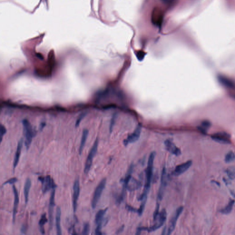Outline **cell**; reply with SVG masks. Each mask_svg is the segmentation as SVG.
I'll return each instance as SVG.
<instances>
[{"label":"cell","mask_w":235,"mask_h":235,"mask_svg":"<svg viewBox=\"0 0 235 235\" xmlns=\"http://www.w3.org/2000/svg\"><path fill=\"white\" fill-rule=\"evenodd\" d=\"M86 113H82V114H80V116L78 117L77 120H76V122H75V127H78V126L79 125L81 121L82 120L83 118L86 116Z\"/></svg>","instance_id":"obj_30"},{"label":"cell","mask_w":235,"mask_h":235,"mask_svg":"<svg viewBox=\"0 0 235 235\" xmlns=\"http://www.w3.org/2000/svg\"><path fill=\"white\" fill-rule=\"evenodd\" d=\"M47 222L48 219L46 217V213H44L41 215L40 220L39 222V228H40V231L42 234H44L45 233L44 226L45 224Z\"/></svg>","instance_id":"obj_25"},{"label":"cell","mask_w":235,"mask_h":235,"mask_svg":"<svg viewBox=\"0 0 235 235\" xmlns=\"http://www.w3.org/2000/svg\"><path fill=\"white\" fill-rule=\"evenodd\" d=\"M90 225L89 223H85L84 225L83 229L82 234L84 235H88L90 231Z\"/></svg>","instance_id":"obj_29"},{"label":"cell","mask_w":235,"mask_h":235,"mask_svg":"<svg viewBox=\"0 0 235 235\" xmlns=\"http://www.w3.org/2000/svg\"><path fill=\"white\" fill-rule=\"evenodd\" d=\"M21 231L22 233H23V234H24L25 232L26 227L24 225H23V226H22V228H21Z\"/></svg>","instance_id":"obj_37"},{"label":"cell","mask_w":235,"mask_h":235,"mask_svg":"<svg viewBox=\"0 0 235 235\" xmlns=\"http://www.w3.org/2000/svg\"><path fill=\"white\" fill-rule=\"evenodd\" d=\"M31 186V181L29 178L26 180L24 186V196L25 203L27 204L28 202L29 191Z\"/></svg>","instance_id":"obj_19"},{"label":"cell","mask_w":235,"mask_h":235,"mask_svg":"<svg viewBox=\"0 0 235 235\" xmlns=\"http://www.w3.org/2000/svg\"><path fill=\"white\" fill-rule=\"evenodd\" d=\"M210 125H211V124L210 122L207 120H205L202 122L201 126L198 127V129L203 134H206L207 130L210 127Z\"/></svg>","instance_id":"obj_27"},{"label":"cell","mask_w":235,"mask_h":235,"mask_svg":"<svg viewBox=\"0 0 235 235\" xmlns=\"http://www.w3.org/2000/svg\"><path fill=\"white\" fill-rule=\"evenodd\" d=\"M147 196L139 197V200L141 201V204H140L139 208L137 210V213L139 216H141L142 214L144 209H145V205H146V203H147Z\"/></svg>","instance_id":"obj_26"},{"label":"cell","mask_w":235,"mask_h":235,"mask_svg":"<svg viewBox=\"0 0 235 235\" xmlns=\"http://www.w3.org/2000/svg\"><path fill=\"white\" fill-rule=\"evenodd\" d=\"M106 185V179L104 178L100 181L97 187L95 188L91 201V207L93 209L96 207V205L102 196V193Z\"/></svg>","instance_id":"obj_5"},{"label":"cell","mask_w":235,"mask_h":235,"mask_svg":"<svg viewBox=\"0 0 235 235\" xmlns=\"http://www.w3.org/2000/svg\"><path fill=\"white\" fill-rule=\"evenodd\" d=\"M89 134V130L87 129H84L83 131L82 135L81 140L80 144V148H79V153L80 155L81 154L83 151L85 142L87 140Z\"/></svg>","instance_id":"obj_21"},{"label":"cell","mask_w":235,"mask_h":235,"mask_svg":"<svg viewBox=\"0 0 235 235\" xmlns=\"http://www.w3.org/2000/svg\"><path fill=\"white\" fill-rule=\"evenodd\" d=\"M73 209L74 212H76L78 204V198L80 192V182L79 179H76L73 185Z\"/></svg>","instance_id":"obj_13"},{"label":"cell","mask_w":235,"mask_h":235,"mask_svg":"<svg viewBox=\"0 0 235 235\" xmlns=\"http://www.w3.org/2000/svg\"><path fill=\"white\" fill-rule=\"evenodd\" d=\"M184 207L182 206L179 207L176 209L174 214L172 218L170 220L169 226H168V229L167 231V234L170 235L173 232V230L175 229V226H176V223H177V220L179 218L180 216L181 215V213L183 211Z\"/></svg>","instance_id":"obj_8"},{"label":"cell","mask_w":235,"mask_h":235,"mask_svg":"<svg viewBox=\"0 0 235 235\" xmlns=\"http://www.w3.org/2000/svg\"><path fill=\"white\" fill-rule=\"evenodd\" d=\"M235 202V200L233 199L229 200L228 204L224 208L220 210V212L224 214H230L233 209Z\"/></svg>","instance_id":"obj_24"},{"label":"cell","mask_w":235,"mask_h":235,"mask_svg":"<svg viewBox=\"0 0 235 235\" xmlns=\"http://www.w3.org/2000/svg\"><path fill=\"white\" fill-rule=\"evenodd\" d=\"M219 81L223 84L224 86L228 88H233L235 87V84L234 82L232 81L231 80H229L225 76H219L218 78Z\"/></svg>","instance_id":"obj_23"},{"label":"cell","mask_w":235,"mask_h":235,"mask_svg":"<svg viewBox=\"0 0 235 235\" xmlns=\"http://www.w3.org/2000/svg\"><path fill=\"white\" fill-rule=\"evenodd\" d=\"M55 188L53 189L50 198L49 206L48 215L49 226L50 229H52L53 225V208L55 206Z\"/></svg>","instance_id":"obj_12"},{"label":"cell","mask_w":235,"mask_h":235,"mask_svg":"<svg viewBox=\"0 0 235 235\" xmlns=\"http://www.w3.org/2000/svg\"><path fill=\"white\" fill-rule=\"evenodd\" d=\"M17 181V178H16V177H13V178H10V179L5 182L3 184V185H6V184H13Z\"/></svg>","instance_id":"obj_31"},{"label":"cell","mask_w":235,"mask_h":235,"mask_svg":"<svg viewBox=\"0 0 235 235\" xmlns=\"http://www.w3.org/2000/svg\"><path fill=\"white\" fill-rule=\"evenodd\" d=\"M98 139H96L92 147L89 154H88V157L85 162V164H84V173L87 174L89 173L92 164L93 160L94 158L96 155V152L97 151L98 146Z\"/></svg>","instance_id":"obj_4"},{"label":"cell","mask_w":235,"mask_h":235,"mask_svg":"<svg viewBox=\"0 0 235 235\" xmlns=\"http://www.w3.org/2000/svg\"><path fill=\"white\" fill-rule=\"evenodd\" d=\"M126 209L129 210V211H131V212H137L138 209H136V208L130 206L126 205Z\"/></svg>","instance_id":"obj_34"},{"label":"cell","mask_w":235,"mask_h":235,"mask_svg":"<svg viewBox=\"0 0 235 235\" xmlns=\"http://www.w3.org/2000/svg\"><path fill=\"white\" fill-rule=\"evenodd\" d=\"M162 15L160 11H158L156 9V11H153L152 15V22L156 25H159L162 23Z\"/></svg>","instance_id":"obj_20"},{"label":"cell","mask_w":235,"mask_h":235,"mask_svg":"<svg viewBox=\"0 0 235 235\" xmlns=\"http://www.w3.org/2000/svg\"><path fill=\"white\" fill-rule=\"evenodd\" d=\"M192 162L191 160H189L184 163H182L176 166L174 170L173 171V175L175 176H178L185 172L192 166Z\"/></svg>","instance_id":"obj_11"},{"label":"cell","mask_w":235,"mask_h":235,"mask_svg":"<svg viewBox=\"0 0 235 235\" xmlns=\"http://www.w3.org/2000/svg\"><path fill=\"white\" fill-rule=\"evenodd\" d=\"M45 125H46L45 122H42V123H40L39 126V130H42L44 128V127L45 126Z\"/></svg>","instance_id":"obj_36"},{"label":"cell","mask_w":235,"mask_h":235,"mask_svg":"<svg viewBox=\"0 0 235 235\" xmlns=\"http://www.w3.org/2000/svg\"><path fill=\"white\" fill-rule=\"evenodd\" d=\"M166 218L167 213L165 209H163L160 212H159V214L156 216L153 217L154 225L150 228H147V230L148 232H152L159 229L162 226L166 221Z\"/></svg>","instance_id":"obj_3"},{"label":"cell","mask_w":235,"mask_h":235,"mask_svg":"<svg viewBox=\"0 0 235 235\" xmlns=\"http://www.w3.org/2000/svg\"><path fill=\"white\" fill-rule=\"evenodd\" d=\"M140 186V183L137 180H135L132 177L129 179L125 186L123 187V190L126 189L130 191H133L138 189Z\"/></svg>","instance_id":"obj_16"},{"label":"cell","mask_w":235,"mask_h":235,"mask_svg":"<svg viewBox=\"0 0 235 235\" xmlns=\"http://www.w3.org/2000/svg\"><path fill=\"white\" fill-rule=\"evenodd\" d=\"M164 145H165L166 149L172 154L175 156H178L181 155V150L177 147L175 144L170 140H165L164 142Z\"/></svg>","instance_id":"obj_14"},{"label":"cell","mask_w":235,"mask_h":235,"mask_svg":"<svg viewBox=\"0 0 235 235\" xmlns=\"http://www.w3.org/2000/svg\"><path fill=\"white\" fill-rule=\"evenodd\" d=\"M141 126L140 125H138L136 128L135 130L132 134L129 135L126 139L123 141L125 146H127L130 143H133L136 142L140 137V133H141Z\"/></svg>","instance_id":"obj_10"},{"label":"cell","mask_w":235,"mask_h":235,"mask_svg":"<svg viewBox=\"0 0 235 235\" xmlns=\"http://www.w3.org/2000/svg\"><path fill=\"white\" fill-rule=\"evenodd\" d=\"M156 153L154 151L151 152L147 162V167L146 170V182L144 187L143 192L147 193L150 188L151 183L152 180L153 174V163Z\"/></svg>","instance_id":"obj_1"},{"label":"cell","mask_w":235,"mask_h":235,"mask_svg":"<svg viewBox=\"0 0 235 235\" xmlns=\"http://www.w3.org/2000/svg\"><path fill=\"white\" fill-rule=\"evenodd\" d=\"M213 140L221 144H230V135L226 132H219L214 133L211 136Z\"/></svg>","instance_id":"obj_9"},{"label":"cell","mask_w":235,"mask_h":235,"mask_svg":"<svg viewBox=\"0 0 235 235\" xmlns=\"http://www.w3.org/2000/svg\"><path fill=\"white\" fill-rule=\"evenodd\" d=\"M235 159V154L232 151H229L225 156V161L226 163H229L234 160Z\"/></svg>","instance_id":"obj_28"},{"label":"cell","mask_w":235,"mask_h":235,"mask_svg":"<svg viewBox=\"0 0 235 235\" xmlns=\"http://www.w3.org/2000/svg\"><path fill=\"white\" fill-rule=\"evenodd\" d=\"M6 129L5 127L3 125H1V127H0V136H1V141H2L3 136H4L5 134L6 133Z\"/></svg>","instance_id":"obj_32"},{"label":"cell","mask_w":235,"mask_h":235,"mask_svg":"<svg viewBox=\"0 0 235 235\" xmlns=\"http://www.w3.org/2000/svg\"><path fill=\"white\" fill-rule=\"evenodd\" d=\"M107 211V208L105 209H101L96 213L95 216V223L96 225H102L104 216L105 214Z\"/></svg>","instance_id":"obj_22"},{"label":"cell","mask_w":235,"mask_h":235,"mask_svg":"<svg viewBox=\"0 0 235 235\" xmlns=\"http://www.w3.org/2000/svg\"><path fill=\"white\" fill-rule=\"evenodd\" d=\"M167 183H168V175H167L166 168L164 167H163L162 172L160 185L158 194V200L159 201H161L163 198L165 189L167 186Z\"/></svg>","instance_id":"obj_7"},{"label":"cell","mask_w":235,"mask_h":235,"mask_svg":"<svg viewBox=\"0 0 235 235\" xmlns=\"http://www.w3.org/2000/svg\"><path fill=\"white\" fill-rule=\"evenodd\" d=\"M226 173L227 175H228L229 177L230 178V179H234L235 178V174L234 172L231 171L229 170H227Z\"/></svg>","instance_id":"obj_33"},{"label":"cell","mask_w":235,"mask_h":235,"mask_svg":"<svg viewBox=\"0 0 235 235\" xmlns=\"http://www.w3.org/2000/svg\"><path fill=\"white\" fill-rule=\"evenodd\" d=\"M124 228H125V226H124V225H123V226H120V227L118 228V229L117 230L116 233V234H120V233H122V232H123V230H124Z\"/></svg>","instance_id":"obj_35"},{"label":"cell","mask_w":235,"mask_h":235,"mask_svg":"<svg viewBox=\"0 0 235 235\" xmlns=\"http://www.w3.org/2000/svg\"><path fill=\"white\" fill-rule=\"evenodd\" d=\"M23 139L21 138L18 141L17 144V148L15 154L14 159L13 161V170H14L16 167L19 162V159H20V155H21V150H22V147H23Z\"/></svg>","instance_id":"obj_17"},{"label":"cell","mask_w":235,"mask_h":235,"mask_svg":"<svg viewBox=\"0 0 235 235\" xmlns=\"http://www.w3.org/2000/svg\"><path fill=\"white\" fill-rule=\"evenodd\" d=\"M13 189L14 194V198L13 208V223H14L15 221L17 213L18 203H19V195H18V192H17V189L16 188V186L15 185H13Z\"/></svg>","instance_id":"obj_15"},{"label":"cell","mask_w":235,"mask_h":235,"mask_svg":"<svg viewBox=\"0 0 235 235\" xmlns=\"http://www.w3.org/2000/svg\"><path fill=\"white\" fill-rule=\"evenodd\" d=\"M22 124L24 128V134L25 137V145L28 150L30 147L32 138L35 136V133L33 130L30 122L27 119H24L22 121Z\"/></svg>","instance_id":"obj_2"},{"label":"cell","mask_w":235,"mask_h":235,"mask_svg":"<svg viewBox=\"0 0 235 235\" xmlns=\"http://www.w3.org/2000/svg\"><path fill=\"white\" fill-rule=\"evenodd\" d=\"M61 211L59 207H58L56 210V227L57 234L62 235L61 227Z\"/></svg>","instance_id":"obj_18"},{"label":"cell","mask_w":235,"mask_h":235,"mask_svg":"<svg viewBox=\"0 0 235 235\" xmlns=\"http://www.w3.org/2000/svg\"><path fill=\"white\" fill-rule=\"evenodd\" d=\"M38 180L42 183V190L43 193H46L51 189L56 188V184L50 175H47L44 177L39 176Z\"/></svg>","instance_id":"obj_6"}]
</instances>
